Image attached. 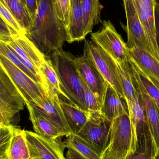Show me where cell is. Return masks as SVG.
I'll list each match as a JSON object with an SVG mask.
<instances>
[{
  "mask_svg": "<svg viewBox=\"0 0 159 159\" xmlns=\"http://www.w3.org/2000/svg\"><path fill=\"white\" fill-rule=\"evenodd\" d=\"M135 65V64H134ZM136 66V65H135ZM136 67H137L138 70L147 78L154 86H155L156 88L159 91V80L158 79L156 78V77H154V76H152L151 75L149 74L147 72L143 70H141V69H139L137 66H136Z\"/></svg>",
  "mask_w": 159,
  "mask_h": 159,
  "instance_id": "37",
  "label": "cell"
},
{
  "mask_svg": "<svg viewBox=\"0 0 159 159\" xmlns=\"http://www.w3.org/2000/svg\"><path fill=\"white\" fill-rule=\"evenodd\" d=\"M128 63L130 69L131 70L134 74L136 76L140 81L144 89L146 91L148 95L153 99L155 102L159 109V91L155 86L148 80L139 70L137 69L134 63L130 60L128 58Z\"/></svg>",
  "mask_w": 159,
  "mask_h": 159,
  "instance_id": "30",
  "label": "cell"
},
{
  "mask_svg": "<svg viewBox=\"0 0 159 159\" xmlns=\"http://www.w3.org/2000/svg\"><path fill=\"white\" fill-rule=\"evenodd\" d=\"M100 112L111 121L119 116L129 113L125 99L120 96L108 83L102 102Z\"/></svg>",
  "mask_w": 159,
  "mask_h": 159,
  "instance_id": "17",
  "label": "cell"
},
{
  "mask_svg": "<svg viewBox=\"0 0 159 159\" xmlns=\"http://www.w3.org/2000/svg\"><path fill=\"white\" fill-rule=\"evenodd\" d=\"M9 9L20 25L28 23L30 16L27 10L25 0H0Z\"/></svg>",
  "mask_w": 159,
  "mask_h": 159,
  "instance_id": "27",
  "label": "cell"
},
{
  "mask_svg": "<svg viewBox=\"0 0 159 159\" xmlns=\"http://www.w3.org/2000/svg\"><path fill=\"white\" fill-rule=\"evenodd\" d=\"M55 3L59 18L67 29L70 22V0H55Z\"/></svg>",
  "mask_w": 159,
  "mask_h": 159,
  "instance_id": "33",
  "label": "cell"
},
{
  "mask_svg": "<svg viewBox=\"0 0 159 159\" xmlns=\"http://www.w3.org/2000/svg\"><path fill=\"white\" fill-rule=\"evenodd\" d=\"M8 159H32L24 130L16 129L10 146Z\"/></svg>",
  "mask_w": 159,
  "mask_h": 159,
  "instance_id": "25",
  "label": "cell"
},
{
  "mask_svg": "<svg viewBox=\"0 0 159 159\" xmlns=\"http://www.w3.org/2000/svg\"><path fill=\"white\" fill-rule=\"evenodd\" d=\"M0 17L11 30L17 35H26V32L14 15L1 1H0Z\"/></svg>",
  "mask_w": 159,
  "mask_h": 159,
  "instance_id": "31",
  "label": "cell"
},
{
  "mask_svg": "<svg viewBox=\"0 0 159 159\" xmlns=\"http://www.w3.org/2000/svg\"><path fill=\"white\" fill-rule=\"evenodd\" d=\"M0 54L9 60L18 68L24 72L31 79L34 80L36 83L42 86L41 81L36 78L28 69L26 68L20 61L18 56L11 48L7 43L0 41ZM43 87V86H42Z\"/></svg>",
  "mask_w": 159,
  "mask_h": 159,
  "instance_id": "29",
  "label": "cell"
},
{
  "mask_svg": "<svg viewBox=\"0 0 159 159\" xmlns=\"http://www.w3.org/2000/svg\"><path fill=\"white\" fill-rule=\"evenodd\" d=\"M84 51L87 53L106 81L125 99L116 61L92 41L85 40Z\"/></svg>",
  "mask_w": 159,
  "mask_h": 159,
  "instance_id": "6",
  "label": "cell"
},
{
  "mask_svg": "<svg viewBox=\"0 0 159 159\" xmlns=\"http://www.w3.org/2000/svg\"><path fill=\"white\" fill-rule=\"evenodd\" d=\"M60 103L71 129L73 134H78L89 119V112L83 110L70 102H64L60 98Z\"/></svg>",
  "mask_w": 159,
  "mask_h": 159,
  "instance_id": "22",
  "label": "cell"
},
{
  "mask_svg": "<svg viewBox=\"0 0 159 159\" xmlns=\"http://www.w3.org/2000/svg\"><path fill=\"white\" fill-rule=\"evenodd\" d=\"M156 5L159 7V0H156Z\"/></svg>",
  "mask_w": 159,
  "mask_h": 159,
  "instance_id": "40",
  "label": "cell"
},
{
  "mask_svg": "<svg viewBox=\"0 0 159 159\" xmlns=\"http://www.w3.org/2000/svg\"><path fill=\"white\" fill-rule=\"evenodd\" d=\"M128 66L134 85L142 100L147 117L151 136L156 146L157 154H158L159 153V108L130 69L129 63Z\"/></svg>",
  "mask_w": 159,
  "mask_h": 159,
  "instance_id": "16",
  "label": "cell"
},
{
  "mask_svg": "<svg viewBox=\"0 0 159 159\" xmlns=\"http://www.w3.org/2000/svg\"><path fill=\"white\" fill-rule=\"evenodd\" d=\"M17 35L6 24L0 17V41L7 43L12 41Z\"/></svg>",
  "mask_w": 159,
  "mask_h": 159,
  "instance_id": "34",
  "label": "cell"
},
{
  "mask_svg": "<svg viewBox=\"0 0 159 159\" xmlns=\"http://www.w3.org/2000/svg\"><path fill=\"white\" fill-rule=\"evenodd\" d=\"M62 144L64 148L76 151L87 159H102L103 151L79 134L66 136Z\"/></svg>",
  "mask_w": 159,
  "mask_h": 159,
  "instance_id": "20",
  "label": "cell"
},
{
  "mask_svg": "<svg viewBox=\"0 0 159 159\" xmlns=\"http://www.w3.org/2000/svg\"><path fill=\"white\" fill-rule=\"evenodd\" d=\"M25 2L27 10L34 23L38 10L37 0H25Z\"/></svg>",
  "mask_w": 159,
  "mask_h": 159,
  "instance_id": "36",
  "label": "cell"
},
{
  "mask_svg": "<svg viewBox=\"0 0 159 159\" xmlns=\"http://www.w3.org/2000/svg\"><path fill=\"white\" fill-rule=\"evenodd\" d=\"M92 41L111 56L116 62L128 57V47L110 20H104L101 29L91 34Z\"/></svg>",
  "mask_w": 159,
  "mask_h": 159,
  "instance_id": "7",
  "label": "cell"
},
{
  "mask_svg": "<svg viewBox=\"0 0 159 159\" xmlns=\"http://www.w3.org/2000/svg\"><path fill=\"white\" fill-rule=\"evenodd\" d=\"M75 62L81 79L97 96L102 103L107 83L104 79L87 53L74 58Z\"/></svg>",
  "mask_w": 159,
  "mask_h": 159,
  "instance_id": "13",
  "label": "cell"
},
{
  "mask_svg": "<svg viewBox=\"0 0 159 159\" xmlns=\"http://www.w3.org/2000/svg\"><path fill=\"white\" fill-rule=\"evenodd\" d=\"M127 56L139 69L159 80V61L149 53L138 47L128 48Z\"/></svg>",
  "mask_w": 159,
  "mask_h": 159,
  "instance_id": "21",
  "label": "cell"
},
{
  "mask_svg": "<svg viewBox=\"0 0 159 159\" xmlns=\"http://www.w3.org/2000/svg\"><path fill=\"white\" fill-rule=\"evenodd\" d=\"M26 105L35 133L46 139L51 140H57L63 136L66 137V134L46 118L36 109L33 103H29Z\"/></svg>",
  "mask_w": 159,
  "mask_h": 159,
  "instance_id": "18",
  "label": "cell"
},
{
  "mask_svg": "<svg viewBox=\"0 0 159 159\" xmlns=\"http://www.w3.org/2000/svg\"><path fill=\"white\" fill-rule=\"evenodd\" d=\"M140 21L144 29L149 44L159 61V48L155 27V10L156 0H132Z\"/></svg>",
  "mask_w": 159,
  "mask_h": 159,
  "instance_id": "15",
  "label": "cell"
},
{
  "mask_svg": "<svg viewBox=\"0 0 159 159\" xmlns=\"http://www.w3.org/2000/svg\"><path fill=\"white\" fill-rule=\"evenodd\" d=\"M70 17L67 29L68 43L85 39L82 0H70Z\"/></svg>",
  "mask_w": 159,
  "mask_h": 159,
  "instance_id": "19",
  "label": "cell"
},
{
  "mask_svg": "<svg viewBox=\"0 0 159 159\" xmlns=\"http://www.w3.org/2000/svg\"><path fill=\"white\" fill-rule=\"evenodd\" d=\"M83 22L85 36L92 32L93 27L101 21L103 6L99 0H82Z\"/></svg>",
  "mask_w": 159,
  "mask_h": 159,
  "instance_id": "24",
  "label": "cell"
},
{
  "mask_svg": "<svg viewBox=\"0 0 159 159\" xmlns=\"http://www.w3.org/2000/svg\"><path fill=\"white\" fill-rule=\"evenodd\" d=\"M48 57L57 75L62 95L73 104L88 111L82 79L75 65V57L62 48L56 50Z\"/></svg>",
  "mask_w": 159,
  "mask_h": 159,
  "instance_id": "2",
  "label": "cell"
},
{
  "mask_svg": "<svg viewBox=\"0 0 159 159\" xmlns=\"http://www.w3.org/2000/svg\"><path fill=\"white\" fill-rule=\"evenodd\" d=\"M123 1L127 19V47L129 48H139L145 50L155 58V54L149 44L133 2L132 0Z\"/></svg>",
  "mask_w": 159,
  "mask_h": 159,
  "instance_id": "10",
  "label": "cell"
},
{
  "mask_svg": "<svg viewBox=\"0 0 159 159\" xmlns=\"http://www.w3.org/2000/svg\"><path fill=\"white\" fill-rule=\"evenodd\" d=\"M26 35L46 57L62 48L67 29L58 16L55 0H40L33 25Z\"/></svg>",
  "mask_w": 159,
  "mask_h": 159,
  "instance_id": "1",
  "label": "cell"
},
{
  "mask_svg": "<svg viewBox=\"0 0 159 159\" xmlns=\"http://www.w3.org/2000/svg\"><path fill=\"white\" fill-rule=\"evenodd\" d=\"M155 18L156 37L159 48V7L156 5L155 6Z\"/></svg>",
  "mask_w": 159,
  "mask_h": 159,
  "instance_id": "38",
  "label": "cell"
},
{
  "mask_svg": "<svg viewBox=\"0 0 159 159\" xmlns=\"http://www.w3.org/2000/svg\"><path fill=\"white\" fill-rule=\"evenodd\" d=\"M33 104L46 118L65 134L66 136L73 134L61 109L58 95L45 93L44 97L38 103Z\"/></svg>",
  "mask_w": 159,
  "mask_h": 159,
  "instance_id": "14",
  "label": "cell"
},
{
  "mask_svg": "<svg viewBox=\"0 0 159 159\" xmlns=\"http://www.w3.org/2000/svg\"><path fill=\"white\" fill-rule=\"evenodd\" d=\"M67 159H87L74 150L68 149L66 154Z\"/></svg>",
  "mask_w": 159,
  "mask_h": 159,
  "instance_id": "39",
  "label": "cell"
},
{
  "mask_svg": "<svg viewBox=\"0 0 159 159\" xmlns=\"http://www.w3.org/2000/svg\"><path fill=\"white\" fill-rule=\"evenodd\" d=\"M136 151L134 134L129 113L111 121L109 141L102 159H124Z\"/></svg>",
  "mask_w": 159,
  "mask_h": 159,
  "instance_id": "3",
  "label": "cell"
},
{
  "mask_svg": "<svg viewBox=\"0 0 159 159\" xmlns=\"http://www.w3.org/2000/svg\"><path fill=\"white\" fill-rule=\"evenodd\" d=\"M40 0H37V3H38V4H39V2H40Z\"/></svg>",
  "mask_w": 159,
  "mask_h": 159,
  "instance_id": "42",
  "label": "cell"
},
{
  "mask_svg": "<svg viewBox=\"0 0 159 159\" xmlns=\"http://www.w3.org/2000/svg\"><path fill=\"white\" fill-rule=\"evenodd\" d=\"M84 100L88 112H100L102 103L82 80Z\"/></svg>",
  "mask_w": 159,
  "mask_h": 159,
  "instance_id": "32",
  "label": "cell"
},
{
  "mask_svg": "<svg viewBox=\"0 0 159 159\" xmlns=\"http://www.w3.org/2000/svg\"><path fill=\"white\" fill-rule=\"evenodd\" d=\"M137 1H139L140 0H137Z\"/></svg>",
  "mask_w": 159,
  "mask_h": 159,
  "instance_id": "43",
  "label": "cell"
},
{
  "mask_svg": "<svg viewBox=\"0 0 159 159\" xmlns=\"http://www.w3.org/2000/svg\"><path fill=\"white\" fill-rule=\"evenodd\" d=\"M25 105L21 93L0 65V111L5 125H10L14 116L23 110Z\"/></svg>",
  "mask_w": 159,
  "mask_h": 159,
  "instance_id": "4",
  "label": "cell"
},
{
  "mask_svg": "<svg viewBox=\"0 0 159 159\" xmlns=\"http://www.w3.org/2000/svg\"><path fill=\"white\" fill-rule=\"evenodd\" d=\"M154 159H159V153L157 154Z\"/></svg>",
  "mask_w": 159,
  "mask_h": 159,
  "instance_id": "41",
  "label": "cell"
},
{
  "mask_svg": "<svg viewBox=\"0 0 159 159\" xmlns=\"http://www.w3.org/2000/svg\"><path fill=\"white\" fill-rule=\"evenodd\" d=\"M7 43L18 56L23 65L41 81L43 88L39 69L46 56L25 34L17 36Z\"/></svg>",
  "mask_w": 159,
  "mask_h": 159,
  "instance_id": "9",
  "label": "cell"
},
{
  "mask_svg": "<svg viewBox=\"0 0 159 159\" xmlns=\"http://www.w3.org/2000/svg\"><path fill=\"white\" fill-rule=\"evenodd\" d=\"M126 101L134 134L135 152L145 151L155 144L141 97L139 94L134 100Z\"/></svg>",
  "mask_w": 159,
  "mask_h": 159,
  "instance_id": "5",
  "label": "cell"
},
{
  "mask_svg": "<svg viewBox=\"0 0 159 159\" xmlns=\"http://www.w3.org/2000/svg\"><path fill=\"white\" fill-rule=\"evenodd\" d=\"M0 65L19 90L26 104H36L44 97L45 92L41 85L31 79L9 60L0 54Z\"/></svg>",
  "mask_w": 159,
  "mask_h": 159,
  "instance_id": "8",
  "label": "cell"
},
{
  "mask_svg": "<svg viewBox=\"0 0 159 159\" xmlns=\"http://www.w3.org/2000/svg\"><path fill=\"white\" fill-rule=\"evenodd\" d=\"M39 70L45 93L58 95L59 97L62 95L57 75L48 57H46Z\"/></svg>",
  "mask_w": 159,
  "mask_h": 159,
  "instance_id": "23",
  "label": "cell"
},
{
  "mask_svg": "<svg viewBox=\"0 0 159 159\" xmlns=\"http://www.w3.org/2000/svg\"><path fill=\"white\" fill-rule=\"evenodd\" d=\"M88 121L78 133L103 152L109 141L111 121L100 112H89Z\"/></svg>",
  "mask_w": 159,
  "mask_h": 159,
  "instance_id": "11",
  "label": "cell"
},
{
  "mask_svg": "<svg viewBox=\"0 0 159 159\" xmlns=\"http://www.w3.org/2000/svg\"><path fill=\"white\" fill-rule=\"evenodd\" d=\"M16 128L11 125H0V159H8L12 138Z\"/></svg>",
  "mask_w": 159,
  "mask_h": 159,
  "instance_id": "28",
  "label": "cell"
},
{
  "mask_svg": "<svg viewBox=\"0 0 159 159\" xmlns=\"http://www.w3.org/2000/svg\"><path fill=\"white\" fill-rule=\"evenodd\" d=\"M119 78L126 101H132L139 94L136 91L129 71L127 58L121 62H116Z\"/></svg>",
  "mask_w": 159,
  "mask_h": 159,
  "instance_id": "26",
  "label": "cell"
},
{
  "mask_svg": "<svg viewBox=\"0 0 159 159\" xmlns=\"http://www.w3.org/2000/svg\"><path fill=\"white\" fill-rule=\"evenodd\" d=\"M25 134L32 159H67L62 143L57 140L46 139L30 131L25 130Z\"/></svg>",
  "mask_w": 159,
  "mask_h": 159,
  "instance_id": "12",
  "label": "cell"
},
{
  "mask_svg": "<svg viewBox=\"0 0 159 159\" xmlns=\"http://www.w3.org/2000/svg\"><path fill=\"white\" fill-rule=\"evenodd\" d=\"M157 154V149L154 146L145 151L132 153L124 159H154Z\"/></svg>",
  "mask_w": 159,
  "mask_h": 159,
  "instance_id": "35",
  "label": "cell"
}]
</instances>
